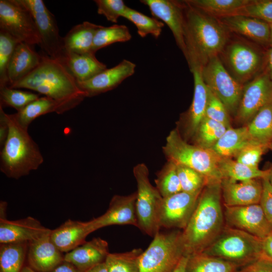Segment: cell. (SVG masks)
<instances>
[{
	"mask_svg": "<svg viewBox=\"0 0 272 272\" xmlns=\"http://www.w3.org/2000/svg\"><path fill=\"white\" fill-rule=\"evenodd\" d=\"M29 243L1 244L0 272H21L28 252Z\"/></svg>",
	"mask_w": 272,
	"mask_h": 272,
	"instance_id": "cell-35",
	"label": "cell"
},
{
	"mask_svg": "<svg viewBox=\"0 0 272 272\" xmlns=\"http://www.w3.org/2000/svg\"><path fill=\"white\" fill-rule=\"evenodd\" d=\"M202 252L240 268L263 256L262 239L226 225L216 240Z\"/></svg>",
	"mask_w": 272,
	"mask_h": 272,
	"instance_id": "cell-6",
	"label": "cell"
},
{
	"mask_svg": "<svg viewBox=\"0 0 272 272\" xmlns=\"http://www.w3.org/2000/svg\"><path fill=\"white\" fill-rule=\"evenodd\" d=\"M123 17L136 26L138 34L143 38L150 34L157 39L164 26V24L157 19L150 17L128 7Z\"/></svg>",
	"mask_w": 272,
	"mask_h": 272,
	"instance_id": "cell-39",
	"label": "cell"
},
{
	"mask_svg": "<svg viewBox=\"0 0 272 272\" xmlns=\"http://www.w3.org/2000/svg\"><path fill=\"white\" fill-rule=\"evenodd\" d=\"M21 272H36L30 266H24Z\"/></svg>",
	"mask_w": 272,
	"mask_h": 272,
	"instance_id": "cell-57",
	"label": "cell"
},
{
	"mask_svg": "<svg viewBox=\"0 0 272 272\" xmlns=\"http://www.w3.org/2000/svg\"><path fill=\"white\" fill-rule=\"evenodd\" d=\"M163 150L168 161L196 171L207 179L208 183L221 181L222 176L219 168L221 158L212 149L188 143L178 129L170 131Z\"/></svg>",
	"mask_w": 272,
	"mask_h": 272,
	"instance_id": "cell-5",
	"label": "cell"
},
{
	"mask_svg": "<svg viewBox=\"0 0 272 272\" xmlns=\"http://www.w3.org/2000/svg\"><path fill=\"white\" fill-rule=\"evenodd\" d=\"M268 150L267 145L251 141L238 153L235 160L247 166L258 168L262 156Z\"/></svg>",
	"mask_w": 272,
	"mask_h": 272,
	"instance_id": "cell-45",
	"label": "cell"
},
{
	"mask_svg": "<svg viewBox=\"0 0 272 272\" xmlns=\"http://www.w3.org/2000/svg\"><path fill=\"white\" fill-rule=\"evenodd\" d=\"M267 169L268 170V174L267 178L268 179V181L272 186V165Z\"/></svg>",
	"mask_w": 272,
	"mask_h": 272,
	"instance_id": "cell-56",
	"label": "cell"
},
{
	"mask_svg": "<svg viewBox=\"0 0 272 272\" xmlns=\"http://www.w3.org/2000/svg\"><path fill=\"white\" fill-rule=\"evenodd\" d=\"M20 42L7 32L0 29V88L8 86V67L17 44Z\"/></svg>",
	"mask_w": 272,
	"mask_h": 272,
	"instance_id": "cell-42",
	"label": "cell"
},
{
	"mask_svg": "<svg viewBox=\"0 0 272 272\" xmlns=\"http://www.w3.org/2000/svg\"><path fill=\"white\" fill-rule=\"evenodd\" d=\"M262 190L259 204L272 225V186L267 177L262 179Z\"/></svg>",
	"mask_w": 272,
	"mask_h": 272,
	"instance_id": "cell-48",
	"label": "cell"
},
{
	"mask_svg": "<svg viewBox=\"0 0 272 272\" xmlns=\"http://www.w3.org/2000/svg\"><path fill=\"white\" fill-rule=\"evenodd\" d=\"M50 232L29 243L28 261L35 271L49 272L64 260L62 252L50 239Z\"/></svg>",
	"mask_w": 272,
	"mask_h": 272,
	"instance_id": "cell-24",
	"label": "cell"
},
{
	"mask_svg": "<svg viewBox=\"0 0 272 272\" xmlns=\"http://www.w3.org/2000/svg\"><path fill=\"white\" fill-rule=\"evenodd\" d=\"M140 2L148 7L155 18L161 20L168 26L177 46L185 56L184 1L141 0Z\"/></svg>",
	"mask_w": 272,
	"mask_h": 272,
	"instance_id": "cell-16",
	"label": "cell"
},
{
	"mask_svg": "<svg viewBox=\"0 0 272 272\" xmlns=\"http://www.w3.org/2000/svg\"><path fill=\"white\" fill-rule=\"evenodd\" d=\"M179 230L158 232L140 257L141 272H173L184 255Z\"/></svg>",
	"mask_w": 272,
	"mask_h": 272,
	"instance_id": "cell-7",
	"label": "cell"
},
{
	"mask_svg": "<svg viewBox=\"0 0 272 272\" xmlns=\"http://www.w3.org/2000/svg\"><path fill=\"white\" fill-rule=\"evenodd\" d=\"M236 272H272V262L263 256L239 268Z\"/></svg>",
	"mask_w": 272,
	"mask_h": 272,
	"instance_id": "cell-49",
	"label": "cell"
},
{
	"mask_svg": "<svg viewBox=\"0 0 272 272\" xmlns=\"http://www.w3.org/2000/svg\"><path fill=\"white\" fill-rule=\"evenodd\" d=\"M238 268L231 262L200 252L188 256L185 272H236Z\"/></svg>",
	"mask_w": 272,
	"mask_h": 272,
	"instance_id": "cell-33",
	"label": "cell"
},
{
	"mask_svg": "<svg viewBox=\"0 0 272 272\" xmlns=\"http://www.w3.org/2000/svg\"><path fill=\"white\" fill-rule=\"evenodd\" d=\"M225 225L221 182L208 183L202 190L194 211L181 232L184 255L203 252Z\"/></svg>",
	"mask_w": 272,
	"mask_h": 272,
	"instance_id": "cell-1",
	"label": "cell"
},
{
	"mask_svg": "<svg viewBox=\"0 0 272 272\" xmlns=\"http://www.w3.org/2000/svg\"><path fill=\"white\" fill-rule=\"evenodd\" d=\"M97 230L93 219L87 222L67 220L51 230L50 237L61 252H69L84 243L89 234Z\"/></svg>",
	"mask_w": 272,
	"mask_h": 272,
	"instance_id": "cell-22",
	"label": "cell"
},
{
	"mask_svg": "<svg viewBox=\"0 0 272 272\" xmlns=\"http://www.w3.org/2000/svg\"><path fill=\"white\" fill-rule=\"evenodd\" d=\"M85 272H109L105 262L98 263Z\"/></svg>",
	"mask_w": 272,
	"mask_h": 272,
	"instance_id": "cell-54",
	"label": "cell"
},
{
	"mask_svg": "<svg viewBox=\"0 0 272 272\" xmlns=\"http://www.w3.org/2000/svg\"><path fill=\"white\" fill-rule=\"evenodd\" d=\"M40 97L38 94L12 88L8 86L0 88V106L10 107L17 112Z\"/></svg>",
	"mask_w": 272,
	"mask_h": 272,
	"instance_id": "cell-41",
	"label": "cell"
},
{
	"mask_svg": "<svg viewBox=\"0 0 272 272\" xmlns=\"http://www.w3.org/2000/svg\"><path fill=\"white\" fill-rule=\"evenodd\" d=\"M185 42L188 64L202 66L219 56L228 41V31L216 18L187 4L185 1Z\"/></svg>",
	"mask_w": 272,
	"mask_h": 272,
	"instance_id": "cell-2",
	"label": "cell"
},
{
	"mask_svg": "<svg viewBox=\"0 0 272 272\" xmlns=\"http://www.w3.org/2000/svg\"><path fill=\"white\" fill-rule=\"evenodd\" d=\"M227 31L242 36L257 45L268 47L270 40V24L262 20L241 15L217 19Z\"/></svg>",
	"mask_w": 272,
	"mask_h": 272,
	"instance_id": "cell-21",
	"label": "cell"
},
{
	"mask_svg": "<svg viewBox=\"0 0 272 272\" xmlns=\"http://www.w3.org/2000/svg\"><path fill=\"white\" fill-rule=\"evenodd\" d=\"M131 35L127 27L117 25L105 27L100 25L93 40L92 52L95 54L98 50L117 42L129 41Z\"/></svg>",
	"mask_w": 272,
	"mask_h": 272,
	"instance_id": "cell-36",
	"label": "cell"
},
{
	"mask_svg": "<svg viewBox=\"0 0 272 272\" xmlns=\"http://www.w3.org/2000/svg\"><path fill=\"white\" fill-rule=\"evenodd\" d=\"M228 128L222 123L205 117L192 137L193 144L211 149Z\"/></svg>",
	"mask_w": 272,
	"mask_h": 272,
	"instance_id": "cell-37",
	"label": "cell"
},
{
	"mask_svg": "<svg viewBox=\"0 0 272 272\" xmlns=\"http://www.w3.org/2000/svg\"><path fill=\"white\" fill-rule=\"evenodd\" d=\"M49 272H85L83 271L72 263L63 260L54 269Z\"/></svg>",
	"mask_w": 272,
	"mask_h": 272,
	"instance_id": "cell-52",
	"label": "cell"
},
{
	"mask_svg": "<svg viewBox=\"0 0 272 272\" xmlns=\"http://www.w3.org/2000/svg\"><path fill=\"white\" fill-rule=\"evenodd\" d=\"M223 205L243 206L259 203L262 190V179L235 180L223 178L221 181Z\"/></svg>",
	"mask_w": 272,
	"mask_h": 272,
	"instance_id": "cell-18",
	"label": "cell"
},
{
	"mask_svg": "<svg viewBox=\"0 0 272 272\" xmlns=\"http://www.w3.org/2000/svg\"><path fill=\"white\" fill-rule=\"evenodd\" d=\"M190 6L216 19L235 16L250 0H186Z\"/></svg>",
	"mask_w": 272,
	"mask_h": 272,
	"instance_id": "cell-31",
	"label": "cell"
},
{
	"mask_svg": "<svg viewBox=\"0 0 272 272\" xmlns=\"http://www.w3.org/2000/svg\"><path fill=\"white\" fill-rule=\"evenodd\" d=\"M262 72L272 80V45L265 49L264 66Z\"/></svg>",
	"mask_w": 272,
	"mask_h": 272,
	"instance_id": "cell-51",
	"label": "cell"
},
{
	"mask_svg": "<svg viewBox=\"0 0 272 272\" xmlns=\"http://www.w3.org/2000/svg\"><path fill=\"white\" fill-rule=\"evenodd\" d=\"M136 199V192L128 195H114L106 212L93 219L96 230L111 225H131L138 227Z\"/></svg>",
	"mask_w": 272,
	"mask_h": 272,
	"instance_id": "cell-19",
	"label": "cell"
},
{
	"mask_svg": "<svg viewBox=\"0 0 272 272\" xmlns=\"http://www.w3.org/2000/svg\"><path fill=\"white\" fill-rule=\"evenodd\" d=\"M133 173L137 184L136 212L138 227L144 233L154 237L160 231V217L163 197L153 186L149 170L144 163L137 165Z\"/></svg>",
	"mask_w": 272,
	"mask_h": 272,
	"instance_id": "cell-8",
	"label": "cell"
},
{
	"mask_svg": "<svg viewBox=\"0 0 272 272\" xmlns=\"http://www.w3.org/2000/svg\"><path fill=\"white\" fill-rule=\"evenodd\" d=\"M59 60L77 82L89 80L107 69L92 52L77 54L65 52Z\"/></svg>",
	"mask_w": 272,
	"mask_h": 272,
	"instance_id": "cell-28",
	"label": "cell"
},
{
	"mask_svg": "<svg viewBox=\"0 0 272 272\" xmlns=\"http://www.w3.org/2000/svg\"><path fill=\"white\" fill-rule=\"evenodd\" d=\"M251 141L246 125L230 127L211 149L221 158H232Z\"/></svg>",
	"mask_w": 272,
	"mask_h": 272,
	"instance_id": "cell-30",
	"label": "cell"
},
{
	"mask_svg": "<svg viewBox=\"0 0 272 272\" xmlns=\"http://www.w3.org/2000/svg\"><path fill=\"white\" fill-rule=\"evenodd\" d=\"M272 101V80L262 72L243 86L235 115L237 121L248 123L264 106Z\"/></svg>",
	"mask_w": 272,
	"mask_h": 272,
	"instance_id": "cell-14",
	"label": "cell"
},
{
	"mask_svg": "<svg viewBox=\"0 0 272 272\" xmlns=\"http://www.w3.org/2000/svg\"><path fill=\"white\" fill-rule=\"evenodd\" d=\"M109 253L108 242L100 237L94 238L67 252L64 255V260L86 271L104 262Z\"/></svg>",
	"mask_w": 272,
	"mask_h": 272,
	"instance_id": "cell-25",
	"label": "cell"
},
{
	"mask_svg": "<svg viewBox=\"0 0 272 272\" xmlns=\"http://www.w3.org/2000/svg\"><path fill=\"white\" fill-rule=\"evenodd\" d=\"M202 76L207 87L235 116L243 86L229 73L219 56L210 58L202 66Z\"/></svg>",
	"mask_w": 272,
	"mask_h": 272,
	"instance_id": "cell-10",
	"label": "cell"
},
{
	"mask_svg": "<svg viewBox=\"0 0 272 272\" xmlns=\"http://www.w3.org/2000/svg\"><path fill=\"white\" fill-rule=\"evenodd\" d=\"M188 256H183L173 272H185V267Z\"/></svg>",
	"mask_w": 272,
	"mask_h": 272,
	"instance_id": "cell-55",
	"label": "cell"
},
{
	"mask_svg": "<svg viewBox=\"0 0 272 272\" xmlns=\"http://www.w3.org/2000/svg\"><path fill=\"white\" fill-rule=\"evenodd\" d=\"M205 117L231 127L230 114L225 106L209 88Z\"/></svg>",
	"mask_w": 272,
	"mask_h": 272,
	"instance_id": "cell-46",
	"label": "cell"
},
{
	"mask_svg": "<svg viewBox=\"0 0 272 272\" xmlns=\"http://www.w3.org/2000/svg\"><path fill=\"white\" fill-rule=\"evenodd\" d=\"M29 11L40 39V46L49 57L60 60L64 53L63 37L55 18L42 0H19Z\"/></svg>",
	"mask_w": 272,
	"mask_h": 272,
	"instance_id": "cell-12",
	"label": "cell"
},
{
	"mask_svg": "<svg viewBox=\"0 0 272 272\" xmlns=\"http://www.w3.org/2000/svg\"><path fill=\"white\" fill-rule=\"evenodd\" d=\"M268 150H270V151H272V141L270 142L268 145Z\"/></svg>",
	"mask_w": 272,
	"mask_h": 272,
	"instance_id": "cell-59",
	"label": "cell"
},
{
	"mask_svg": "<svg viewBox=\"0 0 272 272\" xmlns=\"http://www.w3.org/2000/svg\"><path fill=\"white\" fill-rule=\"evenodd\" d=\"M9 133L1 147L0 169L9 178L18 179L37 170L44 161L38 145L13 114L5 113Z\"/></svg>",
	"mask_w": 272,
	"mask_h": 272,
	"instance_id": "cell-4",
	"label": "cell"
},
{
	"mask_svg": "<svg viewBox=\"0 0 272 272\" xmlns=\"http://www.w3.org/2000/svg\"><path fill=\"white\" fill-rule=\"evenodd\" d=\"M225 224L261 239L272 234V225L259 203L243 206H224Z\"/></svg>",
	"mask_w": 272,
	"mask_h": 272,
	"instance_id": "cell-13",
	"label": "cell"
},
{
	"mask_svg": "<svg viewBox=\"0 0 272 272\" xmlns=\"http://www.w3.org/2000/svg\"><path fill=\"white\" fill-rule=\"evenodd\" d=\"M263 256L272 262V234L262 239Z\"/></svg>",
	"mask_w": 272,
	"mask_h": 272,
	"instance_id": "cell-53",
	"label": "cell"
},
{
	"mask_svg": "<svg viewBox=\"0 0 272 272\" xmlns=\"http://www.w3.org/2000/svg\"><path fill=\"white\" fill-rule=\"evenodd\" d=\"M156 188L164 198L182 191L176 165L168 161L155 179Z\"/></svg>",
	"mask_w": 272,
	"mask_h": 272,
	"instance_id": "cell-40",
	"label": "cell"
},
{
	"mask_svg": "<svg viewBox=\"0 0 272 272\" xmlns=\"http://www.w3.org/2000/svg\"><path fill=\"white\" fill-rule=\"evenodd\" d=\"M236 15L257 19L270 24L272 23V0H250Z\"/></svg>",
	"mask_w": 272,
	"mask_h": 272,
	"instance_id": "cell-44",
	"label": "cell"
},
{
	"mask_svg": "<svg viewBox=\"0 0 272 272\" xmlns=\"http://www.w3.org/2000/svg\"><path fill=\"white\" fill-rule=\"evenodd\" d=\"M182 190L189 193L201 192L208 184L207 179L200 173L188 167L176 165Z\"/></svg>",
	"mask_w": 272,
	"mask_h": 272,
	"instance_id": "cell-43",
	"label": "cell"
},
{
	"mask_svg": "<svg viewBox=\"0 0 272 272\" xmlns=\"http://www.w3.org/2000/svg\"><path fill=\"white\" fill-rule=\"evenodd\" d=\"M201 192L183 191L163 197L160 217V227L183 230L196 207Z\"/></svg>",
	"mask_w": 272,
	"mask_h": 272,
	"instance_id": "cell-15",
	"label": "cell"
},
{
	"mask_svg": "<svg viewBox=\"0 0 272 272\" xmlns=\"http://www.w3.org/2000/svg\"><path fill=\"white\" fill-rule=\"evenodd\" d=\"M100 26L88 21L74 26L63 37L64 52H92L94 36Z\"/></svg>",
	"mask_w": 272,
	"mask_h": 272,
	"instance_id": "cell-29",
	"label": "cell"
},
{
	"mask_svg": "<svg viewBox=\"0 0 272 272\" xmlns=\"http://www.w3.org/2000/svg\"><path fill=\"white\" fill-rule=\"evenodd\" d=\"M9 87L33 91L58 101H83L87 97L61 61L45 53L34 71Z\"/></svg>",
	"mask_w": 272,
	"mask_h": 272,
	"instance_id": "cell-3",
	"label": "cell"
},
{
	"mask_svg": "<svg viewBox=\"0 0 272 272\" xmlns=\"http://www.w3.org/2000/svg\"><path fill=\"white\" fill-rule=\"evenodd\" d=\"M256 46L240 41L227 42L220 54H223L226 69L243 85L263 71L265 49Z\"/></svg>",
	"mask_w": 272,
	"mask_h": 272,
	"instance_id": "cell-9",
	"label": "cell"
},
{
	"mask_svg": "<svg viewBox=\"0 0 272 272\" xmlns=\"http://www.w3.org/2000/svg\"><path fill=\"white\" fill-rule=\"evenodd\" d=\"M51 230L32 217L14 221L8 220L6 217L1 218L0 243H29Z\"/></svg>",
	"mask_w": 272,
	"mask_h": 272,
	"instance_id": "cell-20",
	"label": "cell"
},
{
	"mask_svg": "<svg viewBox=\"0 0 272 272\" xmlns=\"http://www.w3.org/2000/svg\"><path fill=\"white\" fill-rule=\"evenodd\" d=\"M143 252L138 248L123 253H109L105 261L109 272H141L140 257Z\"/></svg>",
	"mask_w": 272,
	"mask_h": 272,
	"instance_id": "cell-38",
	"label": "cell"
},
{
	"mask_svg": "<svg viewBox=\"0 0 272 272\" xmlns=\"http://www.w3.org/2000/svg\"><path fill=\"white\" fill-rule=\"evenodd\" d=\"M42 54H39L32 46L24 42L16 47L8 67V87L19 82L40 64Z\"/></svg>",
	"mask_w": 272,
	"mask_h": 272,
	"instance_id": "cell-27",
	"label": "cell"
},
{
	"mask_svg": "<svg viewBox=\"0 0 272 272\" xmlns=\"http://www.w3.org/2000/svg\"><path fill=\"white\" fill-rule=\"evenodd\" d=\"M81 102L80 100L58 101L44 96L13 114L21 126L28 129L30 124L37 117L51 112L63 113L76 107Z\"/></svg>",
	"mask_w": 272,
	"mask_h": 272,
	"instance_id": "cell-26",
	"label": "cell"
},
{
	"mask_svg": "<svg viewBox=\"0 0 272 272\" xmlns=\"http://www.w3.org/2000/svg\"><path fill=\"white\" fill-rule=\"evenodd\" d=\"M0 29L20 42L40 45V39L33 17L19 0H0Z\"/></svg>",
	"mask_w": 272,
	"mask_h": 272,
	"instance_id": "cell-11",
	"label": "cell"
},
{
	"mask_svg": "<svg viewBox=\"0 0 272 272\" xmlns=\"http://www.w3.org/2000/svg\"><path fill=\"white\" fill-rule=\"evenodd\" d=\"M189 67L193 77L194 93L191 105L185 115V132L187 137H193L205 117L208 88L202 76V65L193 63Z\"/></svg>",
	"mask_w": 272,
	"mask_h": 272,
	"instance_id": "cell-23",
	"label": "cell"
},
{
	"mask_svg": "<svg viewBox=\"0 0 272 272\" xmlns=\"http://www.w3.org/2000/svg\"><path fill=\"white\" fill-rule=\"evenodd\" d=\"M219 168L223 178L235 180H247L253 179H263L267 177L268 169L261 170L254 168L233 160L231 158H221Z\"/></svg>",
	"mask_w": 272,
	"mask_h": 272,
	"instance_id": "cell-34",
	"label": "cell"
},
{
	"mask_svg": "<svg viewBox=\"0 0 272 272\" xmlns=\"http://www.w3.org/2000/svg\"><path fill=\"white\" fill-rule=\"evenodd\" d=\"M3 108L0 106V145L2 147L5 143L9 133V126L5 118Z\"/></svg>",
	"mask_w": 272,
	"mask_h": 272,
	"instance_id": "cell-50",
	"label": "cell"
},
{
	"mask_svg": "<svg viewBox=\"0 0 272 272\" xmlns=\"http://www.w3.org/2000/svg\"><path fill=\"white\" fill-rule=\"evenodd\" d=\"M270 40L269 45H272V23L270 24Z\"/></svg>",
	"mask_w": 272,
	"mask_h": 272,
	"instance_id": "cell-58",
	"label": "cell"
},
{
	"mask_svg": "<svg viewBox=\"0 0 272 272\" xmlns=\"http://www.w3.org/2000/svg\"><path fill=\"white\" fill-rule=\"evenodd\" d=\"M97 13L103 15L106 19L116 23L119 17L123 16L127 6L122 0H95Z\"/></svg>",
	"mask_w": 272,
	"mask_h": 272,
	"instance_id": "cell-47",
	"label": "cell"
},
{
	"mask_svg": "<svg viewBox=\"0 0 272 272\" xmlns=\"http://www.w3.org/2000/svg\"><path fill=\"white\" fill-rule=\"evenodd\" d=\"M135 67L133 62L123 59L116 65L107 68L90 80L77 84L87 97L96 96L117 87L134 73Z\"/></svg>",
	"mask_w": 272,
	"mask_h": 272,
	"instance_id": "cell-17",
	"label": "cell"
},
{
	"mask_svg": "<svg viewBox=\"0 0 272 272\" xmlns=\"http://www.w3.org/2000/svg\"><path fill=\"white\" fill-rule=\"evenodd\" d=\"M252 141L266 145L272 141V101L246 125Z\"/></svg>",
	"mask_w": 272,
	"mask_h": 272,
	"instance_id": "cell-32",
	"label": "cell"
}]
</instances>
